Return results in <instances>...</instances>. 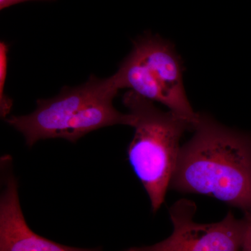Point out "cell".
Returning a JSON list of instances; mask_svg holds the SVG:
<instances>
[{
	"instance_id": "obj_1",
	"label": "cell",
	"mask_w": 251,
	"mask_h": 251,
	"mask_svg": "<svg viewBox=\"0 0 251 251\" xmlns=\"http://www.w3.org/2000/svg\"><path fill=\"white\" fill-rule=\"evenodd\" d=\"M180 149L170 188L216 198L251 216V135L199 114Z\"/></svg>"
},
{
	"instance_id": "obj_2",
	"label": "cell",
	"mask_w": 251,
	"mask_h": 251,
	"mask_svg": "<svg viewBox=\"0 0 251 251\" xmlns=\"http://www.w3.org/2000/svg\"><path fill=\"white\" fill-rule=\"evenodd\" d=\"M119 90L113 75L105 79L92 75L82 85L63 87L54 98L39 99L36 110L29 115L4 120L22 133L29 148L39 140L51 138L75 143L104 127L132 126V115L118 111L112 103Z\"/></svg>"
},
{
	"instance_id": "obj_3",
	"label": "cell",
	"mask_w": 251,
	"mask_h": 251,
	"mask_svg": "<svg viewBox=\"0 0 251 251\" xmlns=\"http://www.w3.org/2000/svg\"><path fill=\"white\" fill-rule=\"evenodd\" d=\"M123 103L133 117L134 136L127 154L130 166L148 193L156 213L165 201L179 157L180 140L193 130V122L171 111L165 112L153 102L131 90Z\"/></svg>"
},
{
	"instance_id": "obj_4",
	"label": "cell",
	"mask_w": 251,
	"mask_h": 251,
	"mask_svg": "<svg viewBox=\"0 0 251 251\" xmlns=\"http://www.w3.org/2000/svg\"><path fill=\"white\" fill-rule=\"evenodd\" d=\"M113 77L120 90L128 89L197 122L199 114L193 110L185 92L181 59L171 43L161 36L146 33L136 39Z\"/></svg>"
},
{
	"instance_id": "obj_5",
	"label": "cell",
	"mask_w": 251,
	"mask_h": 251,
	"mask_svg": "<svg viewBox=\"0 0 251 251\" xmlns=\"http://www.w3.org/2000/svg\"><path fill=\"white\" fill-rule=\"evenodd\" d=\"M196 205L181 199L170 208L173 232L161 242L122 251H241L245 230L244 217L238 219L231 211L214 224L194 221Z\"/></svg>"
},
{
	"instance_id": "obj_6",
	"label": "cell",
	"mask_w": 251,
	"mask_h": 251,
	"mask_svg": "<svg viewBox=\"0 0 251 251\" xmlns=\"http://www.w3.org/2000/svg\"><path fill=\"white\" fill-rule=\"evenodd\" d=\"M1 168L4 173V190L0 198V251H103L101 248L68 247L33 232L21 209L11 157L1 158Z\"/></svg>"
},
{
	"instance_id": "obj_7",
	"label": "cell",
	"mask_w": 251,
	"mask_h": 251,
	"mask_svg": "<svg viewBox=\"0 0 251 251\" xmlns=\"http://www.w3.org/2000/svg\"><path fill=\"white\" fill-rule=\"evenodd\" d=\"M9 46L4 41L0 42V115L4 120L9 115L13 106V100L5 93V84L9 64Z\"/></svg>"
},
{
	"instance_id": "obj_8",
	"label": "cell",
	"mask_w": 251,
	"mask_h": 251,
	"mask_svg": "<svg viewBox=\"0 0 251 251\" xmlns=\"http://www.w3.org/2000/svg\"><path fill=\"white\" fill-rule=\"evenodd\" d=\"M244 219L246 226L241 251H251V216H244Z\"/></svg>"
},
{
	"instance_id": "obj_9",
	"label": "cell",
	"mask_w": 251,
	"mask_h": 251,
	"mask_svg": "<svg viewBox=\"0 0 251 251\" xmlns=\"http://www.w3.org/2000/svg\"><path fill=\"white\" fill-rule=\"evenodd\" d=\"M29 1H54L56 0H0V10L2 11V10L14 6V5Z\"/></svg>"
}]
</instances>
